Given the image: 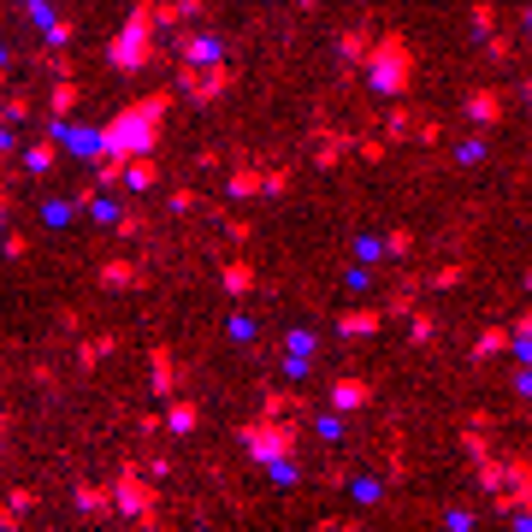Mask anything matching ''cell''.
<instances>
[{
	"label": "cell",
	"mask_w": 532,
	"mask_h": 532,
	"mask_svg": "<svg viewBox=\"0 0 532 532\" xmlns=\"http://www.w3.org/2000/svg\"><path fill=\"white\" fill-rule=\"evenodd\" d=\"M166 107H172L166 89H160V95H142L131 107H119L107 125H95V142H101L107 154H154L160 136H166ZM101 148H95V154H101Z\"/></svg>",
	"instance_id": "obj_1"
},
{
	"label": "cell",
	"mask_w": 532,
	"mask_h": 532,
	"mask_svg": "<svg viewBox=\"0 0 532 532\" xmlns=\"http://www.w3.org/2000/svg\"><path fill=\"white\" fill-rule=\"evenodd\" d=\"M414 66H420V54H414V42L402 36V30H385V36H373V48H367V89H379L385 101H408V89H414Z\"/></svg>",
	"instance_id": "obj_2"
},
{
	"label": "cell",
	"mask_w": 532,
	"mask_h": 532,
	"mask_svg": "<svg viewBox=\"0 0 532 532\" xmlns=\"http://www.w3.org/2000/svg\"><path fill=\"white\" fill-rule=\"evenodd\" d=\"M154 60H160V30H154L148 0H136L131 18L119 24V36L107 42V66L119 71V77H136V71H148Z\"/></svg>",
	"instance_id": "obj_3"
},
{
	"label": "cell",
	"mask_w": 532,
	"mask_h": 532,
	"mask_svg": "<svg viewBox=\"0 0 532 532\" xmlns=\"http://www.w3.org/2000/svg\"><path fill=\"white\" fill-rule=\"evenodd\" d=\"M237 444L249 450V462H290L296 450H302V426H296V414H255V420H243L237 426Z\"/></svg>",
	"instance_id": "obj_4"
},
{
	"label": "cell",
	"mask_w": 532,
	"mask_h": 532,
	"mask_svg": "<svg viewBox=\"0 0 532 532\" xmlns=\"http://www.w3.org/2000/svg\"><path fill=\"white\" fill-rule=\"evenodd\" d=\"M107 491H113V515L142 521V527H160V485L142 473V462H125V467H119V479H113Z\"/></svg>",
	"instance_id": "obj_5"
},
{
	"label": "cell",
	"mask_w": 532,
	"mask_h": 532,
	"mask_svg": "<svg viewBox=\"0 0 532 532\" xmlns=\"http://www.w3.org/2000/svg\"><path fill=\"white\" fill-rule=\"evenodd\" d=\"M231 83H237L231 60H207V66H178V95H184V101H196V107H213V101H225V95H231Z\"/></svg>",
	"instance_id": "obj_6"
},
{
	"label": "cell",
	"mask_w": 532,
	"mask_h": 532,
	"mask_svg": "<svg viewBox=\"0 0 532 532\" xmlns=\"http://www.w3.org/2000/svg\"><path fill=\"white\" fill-rule=\"evenodd\" d=\"M462 113H467L473 131H503V125H509V95H503L497 83H479V89L462 95Z\"/></svg>",
	"instance_id": "obj_7"
},
{
	"label": "cell",
	"mask_w": 532,
	"mask_h": 532,
	"mask_svg": "<svg viewBox=\"0 0 532 532\" xmlns=\"http://www.w3.org/2000/svg\"><path fill=\"white\" fill-rule=\"evenodd\" d=\"M373 379H361V373H337L332 385H326V408L332 414H367L373 408Z\"/></svg>",
	"instance_id": "obj_8"
},
{
	"label": "cell",
	"mask_w": 532,
	"mask_h": 532,
	"mask_svg": "<svg viewBox=\"0 0 532 532\" xmlns=\"http://www.w3.org/2000/svg\"><path fill=\"white\" fill-rule=\"evenodd\" d=\"M48 136L60 142V154H77V160H95V125H77V119H48Z\"/></svg>",
	"instance_id": "obj_9"
},
{
	"label": "cell",
	"mask_w": 532,
	"mask_h": 532,
	"mask_svg": "<svg viewBox=\"0 0 532 532\" xmlns=\"http://www.w3.org/2000/svg\"><path fill=\"white\" fill-rule=\"evenodd\" d=\"M148 385H154V397H172V391L184 385V367H178V355H172L166 343L148 349Z\"/></svg>",
	"instance_id": "obj_10"
},
{
	"label": "cell",
	"mask_w": 532,
	"mask_h": 532,
	"mask_svg": "<svg viewBox=\"0 0 532 532\" xmlns=\"http://www.w3.org/2000/svg\"><path fill=\"white\" fill-rule=\"evenodd\" d=\"M160 426H166L172 438H196V432H201V402L172 391V397H166V414H160Z\"/></svg>",
	"instance_id": "obj_11"
},
{
	"label": "cell",
	"mask_w": 532,
	"mask_h": 532,
	"mask_svg": "<svg viewBox=\"0 0 532 532\" xmlns=\"http://www.w3.org/2000/svg\"><path fill=\"white\" fill-rule=\"evenodd\" d=\"M385 332V308H343L337 314V337H349V343H361V337H379Z\"/></svg>",
	"instance_id": "obj_12"
},
{
	"label": "cell",
	"mask_w": 532,
	"mask_h": 532,
	"mask_svg": "<svg viewBox=\"0 0 532 532\" xmlns=\"http://www.w3.org/2000/svg\"><path fill=\"white\" fill-rule=\"evenodd\" d=\"M207 60H225V42L213 30H190L178 36V66H207Z\"/></svg>",
	"instance_id": "obj_13"
},
{
	"label": "cell",
	"mask_w": 532,
	"mask_h": 532,
	"mask_svg": "<svg viewBox=\"0 0 532 532\" xmlns=\"http://www.w3.org/2000/svg\"><path fill=\"white\" fill-rule=\"evenodd\" d=\"M213 0H148V12H154V30H178V24H190L201 18Z\"/></svg>",
	"instance_id": "obj_14"
},
{
	"label": "cell",
	"mask_w": 532,
	"mask_h": 532,
	"mask_svg": "<svg viewBox=\"0 0 532 532\" xmlns=\"http://www.w3.org/2000/svg\"><path fill=\"white\" fill-rule=\"evenodd\" d=\"M219 284H225V296H255V284H261V272H255V261L249 255H231V261L219 266Z\"/></svg>",
	"instance_id": "obj_15"
},
{
	"label": "cell",
	"mask_w": 532,
	"mask_h": 532,
	"mask_svg": "<svg viewBox=\"0 0 532 532\" xmlns=\"http://www.w3.org/2000/svg\"><path fill=\"white\" fill-rule=\"evenodd\" d=\"M166 172H160V160L154 154H125V172H119V190H154Z\"/></svg>",
	"instance_id": "obj_16"
},
{
	"label": "cell",
	"mask_w": 532,
	"mask_h": 532,
	"mask_svg": "<svg viewBox=\"0 0 532 532\" xmlns=\"http://www.w3.org/2000/svg\"><path fill=\"white\" fill-rule=\"evenodd\" d=\"M367 48H373V24H349V30L337 36V60H343V71H361Z\"/></svg>",
	"instance_id": "obj_17"
},
{
	"label": "cell",
	"mask_w": 532,
	"mask_h": 532,
	"mask_svg": "<svg viewBox=\"0 0 532 532\" xmlns=\"http://www.w3.org/2000/svg\"><path fill=\"white\" fill-rule=\"evenodd\" d=\"M420 290H426V278H420V272H408L397 290H391V302H385V320H408V314L420 308Z\"/></svg>",
	"instance_id": "obj_18"
},
{
	"label": "cell",
	"mask_w": 532,
	"mask_h": 532,
	"mask_svg": "<svg viewBox=\"0 0 532 532\" xmlns=\"http://www.w3.org/2000/svg\"><path fill=\"white\" fill-rule=\"evenodd\" d=\"M54 166H60V142L42 131L36 142H30V148H24V172H30V178H48Z\"/></svg>",
	"instance_id": "obj_19"
},
{
	"label": "cell",
	"mask_w": 532,
	"mask_h": 532,
	"mask_svg": "<svg viewBox=\"0 0 532 532\" xmlns=\"http://www.w3.org/2000/svg\"><path fill=\"white\" fill-rule=\"evenodd\" d=\"M509 467H515V456H497V450H491V456H479V462H473L479 491H485V497H491V491H503V485H509Z\"/></svg>",
	"instance_id": "obj_20"
},
{
	"label": "cell",
	"mask_w": 532,
	"mask_h": 532,
	"mask_svg": "<svg viewBox=\"0 0 532 532\" xmlns=\"http://www.w3.org/2000/svg\"><path fill=\"white\" fill-rule=\"evenodd\" d=\"M497 355H509V326H485V332L473 337V349H467L473 367H485V361H497Z\"/></svg>",
	"instance_id": "obj_21"
},
{
	"label": "cell",
	"mask_w": 532,
	"mask_h": 532,
	"mask_svg": "<svg viewBox=\"0 0 532 532\" xmlns=\"http://www.w3.org/2000/svg\"><path fill=\"white\" fill-rule=\"evenodd\" d=\"M77 95H83V83H77V71H60V77H54V95H48V119H71V107H77Z\"/></svg>",
	"instance_id": "obj_22"
},
{
	"label": "cell",
	"mask_w": 532,
	"mask_h": 532,
	"mask_svg": "<svg viewBox=\"0 0 532 532\" xmlns=\"http://www.w3.org/2000/svg\"><path fill=\"white\" fill-rule=\"evenodd\" d=\"M225 196H231V201H255V196H266V172H261V166H237V172L225 178Z\"/></svg>",
	"instance_id": "obj_23"
},
{
	"label": "cell",
	"mask_w": 532,
	"mask_h": 532,
	"mask_svg": "<svg viewBox=\"0 0 532 532\" xmlns=\"http://www.w3.org/2000/svg\"><path fill=\"white\" fill-rule=\"evenodd\" d=\"M148 284V272L136 261H107L101 266V290H142Z\"/></svg>",
	"instance_id": "obj_24"
},
{
	"label": "cell",
	"mask_w": 532,
	"mask_h": 532,
	"mask_svg": "<svg viewBox=\"0 0 532 532\" xmlns=\"http://www.w3.org/2000/svg\"><path fill=\"white\" fill-rule=\"evenodd\" d=\"M71 503H77V515H89V521H95V515H113V491H107V485H77Z\"/></svg>",
	"instance_id": "obj_25"
},
{
	"label": "cell",
	"mask_w": 532,
	"mask_h": 532,
	"mask_svg": "<svg viewBox=\"0 0 532 532\" xmlns=\"http://www.w3.org/2000/svg\"><path fill=\"white\" fill-rule=\"evenodd\" d=\"M119 343H125L119 332H107V337H89V343H77V367H83V373H95V367H101V361H107V355H113Z\"/></svg>",
	"instance_id": "obj_26"
},
{
	"label": "cell",
	"mask_w": 532,
	"mask_h": 532,
	"mask_svg": "<svg viewBox=\"0 0 532 532\" xmlns=\"http://www.w3.org/2000/svg\"><path fill=\"white\" fill-rule=\"evenodd\" d=\"M349 148H355V136H349V131H326L320 142H314V160H320V172H332Z\"/></svg>",
	"instance_id": "obj_27"
},
{
	"label": "cell",
	"mask_w": 532,
	"mask_h": 532,
	"mask_svg": "<svg viewBox=\"0 0 532 532\" xmlns=\"http://www.w3.org/2000/svg\"><path fill=\"white\" fill-rule=\"evenodd\" d=\"M261 414H314V402L302 397V391H272V385H266Z\"/></svg>",
	"instance_id": "obj_28"
},
{
	"label": "cell",
	"mask_w": 532,
	"mask_h": 532,
	"mask_svg": "<svg viewBox=\"0 0 532 532\" xmlns=\"http://www.w3.org/2000/svg\"><path fill=\"white\" fill-rule=\"evenodd\" d=\"M385 479H373V473H361V479H349V497H355V509H379L385 503Z\"/></svg>",
	"instance_id": "obj_29"
},
{
	"label": "cell",
	"mask_w": 532,
	"mask_h": 532,
	"mask_svg": "<svg viewBox=\"0 0 532 532\" xmlns=\"http://www.w3.org/2000/svg\"><path fill=\"white\" fill-rule=\"evenodd\" d=\"M414 107H402V101H391V113H385V142H408L414 136Z\"/></svg>",
	"instance_id": "obj_30"
},
{
	"label": "cell",
	"mask_w": 532,
	"mask_h": 532,
	"mask_svg": "<svg viewBox=\"0 0 532 532\" xmlns=\"http://www.w3.org/2000/svg\"><path fill=\"white\" fill-rule=\"evenodd\" d=\"M408 337H414V349H432V343H438V314L414 308V314H408Z\"/></svg>",
	"instance_id": "obj_31"
},
{
	"label": "cell",
	"mask_w": 532,
	"mask_h": 532,
	"mask_svg": "<svg viewBox=\"0 0 532 532\" xmlns=\"http://www.w3.org/2000/svg\"><path fill=\"white\" fill-rule=\"evenodd\" d=\"M0 119H6V125H24V119H36V101H30L24 89H12V95L0 101Z\"/></svg>",
	"instance_id": "obj_32"
},
{
	"label": "cell",
	"mask_w": 532,
	"mask_h": 532,
	"mask_svg": "<svg viewBox=\"0 0 532 532\" xmlns=\"http://www.w3.org/2000/svg\"><path fill=\"white\" fill-rule=\"evenodd\" d=\"M42 42H48V48H71V42H77V18H66V12H54V24L42 30Z\"/></svg>",
	"instance_id": "obj_33"
},
{
	"label": "cell",
	"mask_w": 532,
	"mask_h": 532,
	"mask_svg": "<svg viewBox=\"0 0 532 532\" xmlns=\"http://www.w3.org/2000/svg\"><path fill=\"white\" fill-rule=\"evenodd\" d=\"M385 243V261H408L414 255V225H397L391 237H379Z\"/></svg>",
	"instance_id": "obj_34"
},
{
	"label": "cell",
	"mask_w": 532,
	"mask_h": 532,
	"mask_svg": "<svg viewBox=\"0 0 532 532\" xmlns=\"http://www.w3.org/2000/svg\"><path fill=\"white\" fill-rule=\"evenodd\" d=\"M426 284H432V290H462V284H467V261H444Z\"/></svg>",
	"instance_id": "obj_35"
},
{
	"label": "cell",
	"mask_w": 532,
	"mask_h": 532,
	"mask_svg": "<svg viewBox=\"0 0 532 532\" xmlns=\"http://www.w3.org/2000/svg\"><path fill=\"white\" fill-rule=\"evenodd\" d=\"M491 160V142L485 136H467V142H456V166H485Z\"/></svg>",
	"instance_id": "obj_36"
},
{
	"label": "cell",
	"mask_w": 532,
	"mask_h": 532,
	"mask_svg": "<svg viewBox=\"0 0 532 532\" xmlns=\"http://www.w3.org/2000/svg\"><path fill=\"white\" fill-rule=\"evenodd\" d=\"M467 24H473V36H491V30H497V6H491V0H473V6H467Z\"/></svg>",
	"instance_id": "obj_37"
},
{
	"label": "cell",
	"mask_w": 532,
	"mask_h": 532,
	"mask_svg": "<svg viewBox=\"0 0 532 532\" xmlns=\"http://www.w3.org/2000/svg\"><path fill=\"white\" fill-rule=\"evenodd\" d=\"M485 60H491V66H509V60H515V42H509L503 30H491V36H485Z\"/></svg>",
	"instance_id": "obj_38"
},
{
	"label": "cell",
	"mask_w": 532,
	"mask_h": 532,
	"mask_svg": "<svg viewBox=\"0 0 532 532\" xmlns=\"http://www.w3.org/2000/svg\"><path fill=\"white\" fill-rule=\"evenodd\" d=\"M36 503H42V497H36L30 485H12V491H6V509H12L18 521H30V509H36Z\"/></svg>",
	"instance_id": "obj_39"
},
{
	"label": "cell",
	"mask_w": 532,
	"mask_h": 532,
	"mask_svg": "<svg viewBox=\"0 0 532 532\" xmlns=\"http://www.w3.org/2000/svg\"><path fill=\"white\" fill-rule=\"evenodd\" d=\"M355 261H361V266H379V261H385V243L361 231V237H355Z\"/></svg>",
	"instance_id": "obj_40"
},
{
	"label": "cell",
	"mask_w": 532,
	"mask_h": 532,
	"mask_svg": "<svg viewBox=\"0 0 532 532\" xmlns=\"http://www.w3.org/2000/svg\"><path fill=\"white\" fill-rule=\"evenodd\" d=\"M225 332L237 337V343H255V332H261V320H255V314H237V320H225Z\"/></svg>",
	"instance_id": "obj_41"
},
{
	"label": "cell",
	"mask_w": 532,
	"mask_h": 532,
	"mask_svg": "<svg viewBox=\"0 0 532 532\" xmlns=\"http://www.w3.org/2000/svg\"><path fill=\"white\" fill-rule=\"evenodd\" d=\"M408 142H420V148H438V142H444V125H438V119H420Z\"/></svg>",
	"instance_id": "obj_42"
},
{
	"label": "cell",
	"mask_w": 532,
	"mask_h": 532,
	"mask_svg": "<svg viewBox=\"0 0 532 532\" xmlns=\"http://www.w3.org/2000/svg\"><path fill=\"white\" fill-rule=\"evenodd\" d=\"M0 249H6V261H24L30 255V237L24 231H0Z\"/></svg>",
	"instance_id": "obj_43"
},
{
	"label": "cell",
	"mask_w": 532,
	"mask_h": 532,
	"mask_svg": "<svg viewBox=\"0 0 532 532\" xmlns=\"http://www.w3.org/2000/svg\"><path fill=\"white\" fill-rule=\"evenodd\" d=\"M278 367H284V379H308L314 373V355H284Z\"/></svg>",
	"instance_id": "obj_44"
},
{
	"label": "cell",
	"mask_w": 532,
	"mask_h": 532,
	"mask_svg": "<svg viewBox=\"0 0 532 532\" xmlns=\"http://www.w3.org/2000/svg\"><path fill=\"white\" fill-rule=\"evenodd\" d=\"M24 12H30V24H36V30H48V24H54V0H24Z\"/></svg>",
	"instance_id": "obj_45"
},
{
	"label": "cell",
	"mask_w": 532,
	"mask_h": 532,
	"mask_svg": "<svg viewBox=\"0 0 532 532\" xmlns=\"http://www.w3.org/2000/svg\"><path fill=\"white\" fill-rule=\"evenodd\" d=\"M42 219L48 225H66V219H77V207L71 201H42Z\"/></svg>",
	"instance_id": "obj_46"
},
{
	"label": "cell",
	"mask_w": 532,
	"mask_h": 532,
	"mask_svg": "<svg viewBox=\"0 0 532 532\" xmlns=\"http://www.w3.org/2000/svg\"><path fill=\"white\" fill-rule=\"evenodd\" d=\"M284 349H290V355H314V349H320V337H314V332H290V337H284Z\"/></svg>",
	"instance_id": "obj_47"
},
{
	"label": "cell",
	"mask_w": 532,
	"mask_h": 532,
	"mask_svg": "<svg viewBox=\"0 0 532 532\" xmlns=\"http://www.w3.org/2000/svg\"><path fill=\"white\" fill-rule=\"evenodd\" d=\"M196 207H201L196 190H172V213H196Z\"/></svg>",
	"instance_id": "obj_48"
},
{
	"label": "cell",
	"mask_w": 532,
	"mask_h": 532,
	"mask_svg": "<svg viewBox=\"0 0 532 532\" xmlns=\"http://www.w3.org/2000/svg\"><path fill=\"white\" fill-rule=\"evenodd\" d=\"M355 148H361V160H367V166H379V160H385V142H367V136H361Z\"/></svg>",
	"instance_id": "obj_49"
},
{
	"label": "cell",
	"mask_w": 532,
	"mask_h": 532,
	"mask_svg": "<svg viewBox=\"0 0 532 532\" xmlns=\"http://www.w3.org/2000/svg\"><path fill=\"white\" fill-rule=\"evenodd\" d=\"M444 527H450V532H467V527H473V509H450V515H444Z\"/></svg>",
	"instance_id": "obj_50"
},
{
	"label": "cell",
	"mask_w": 532,
	"mask_h": 532,
	"mask_svg": "<svg viewBox=\"0 0 532 532\" xmlns=\"http://www.w3.org/2000/svg\"><path fill=\"white\" fill-rule=\"evenodd\" d=\"M320 438H343V414H320Z\"/></svg>",
	"instance_id": "obj_51"
},
{
	"label": "cell",
	"mask_w": 532,
	"mask_h": 532,
	"mask_svg": "<svg viewBox=\"0 0 532 532\" xmlns=\"http://www.w3.org/2000/svg\"><path fill=\"white\" fill-rule=\"evenodd\" d=\"M367 284H373V266L355 261V272H349V290H367Z\"/></svg>",
	"instance_id": "obj_52"
},
{
	"label": "cell",
	"mask_w": 532,
	"mask_h": 532,
	"mask_svg": "<svg viewBox=\"0 0 532 532\" xmlns=\"http://www.w3.org/2000/svg\"><path fill=\"white\" fill-rule=\"evenodd\" d=\"M6 219H12V196H0V231H6Z\"/></svg>",
	"instance_id": "obj_53"
},
{
	"label": "cell",
	"mask_w": 532,
	"mask_h": 532,
	"mask_svg": "<svg viewBox=\"0 0 532 532\" xmlns=\"http://www.w3.org/2000/svg\"><path fill=\"white\" fill-rule=\"evenodd\" d=\"M0 527H24V521H18V515H12V509H0Z\"/></svg>",
	"instance_id": "obj_54"
},
{
	"label": "cell",
	"mask_w": 532,
	"mask_h": 532,
	"mask_svg": "<svg viewBox=\"0 0 532 532\" xmlns=\"http://www.w3.org/2000/svg\"><path fill=\"white\" fill-rule=\"evenodd\" d=\"M6 438H12V420H6V414H0V450H6Z\"/></svg>",
	"instance_id": "obj_55"
},
{
	"label": "cell",
	"mask_w": 532,
	"mask_h": 532,
	"mask_svg": "<svg viewBox=\"0 0 532 532\" xmlns=\"http://www.w3.org/2000/svg\"><path fill=\"white\" fill-rule=\"evenodd\" d=\"M320 6H326V0H302V12H320Z\"/></svg>",
	"instance_id": "obj_56"
},
{
	"label": "cell",
	"mask_w": 532,
	"mask_h": 532,
	"mask_svg": "<svg viewBox=\"0 0 532 532\" xmlns=\"http://www.w3.org/2000/svg\"><path fill=\"white\" fill-rule=\"evenodd\" d=\"M6 66H12V54H6V48H0V71H6Z\"/></svg>",
	"instance_id": "obj_57"
},
{
	"label": "cell",
	"mask_w": 532,
	"mask_h": 532,
	"mask_svg": "<svg viewBox=\"0 0 532 532\" xmlns=\"http://www.w3.org/2000/svg\"><path fill=\"white\" fill-rule=\"evenodd\" d=\"M0 196H6V166H0Z\"/></svg>",
	"instance_id": "obj_58"
}]
</instances>
